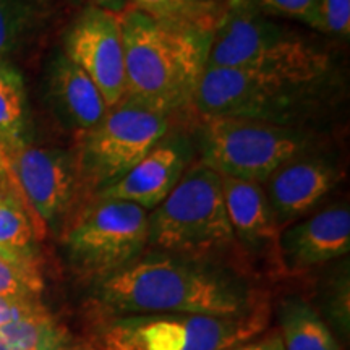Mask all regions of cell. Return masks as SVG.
I'll use <instances>...</instances> for the list:
<instances>
[{
	"label": "cell",
	"instance_id": "obj_6",
	"mask_svg": "<svg viewBox=\"0 0 350 350\" xmlns=\"http://www.w3.org/2000/svg\"><path fill=\"white\" fill-rule=\"evenodd\" d=\"M148 211L120 200L91 198L65 230L75 273L94 286L129 268L148 248Z\"/></svg>",
	"mask_w": 350,
	"mask_h": 350
},
{
	"label": "cell",
	"instance_id": "obj_30",
	"mask_svg": "<svg viewBox=\"0 0 350 350\" xmlns=\"http://www.w3.org/2000/svg\"><path fill=\"white\" fill-rule=\"evenodd\" d=\"M88 2H90V5L98 7L100 10L111 12L113 15H122L129 8L126 0H88Z\"/></svg>",
	"mask_w": 350,
	"mask_h": 350
},
{
	"label": "cell",
	"instance_id": "obj_19",
	"mask_svg": "<svg viewBox=\"0 0 350 350\" xmlns=\"http://www.w3.org/2000/svg\"><path fill=\"white\" fill-rule=\"evenodd\" d=\"M39 232L16 200L0 196V252L21 258H36L34 242Z\"/></svg>",
	"mask_w": 350,
	"mask_h": 350
},
{
	"label": "cell",
	"instance_id": "obj_26",
	"mask_svg": "<svg viewBox=\"0 0 350 350\" xmlns=\"http://www.w3.org/2000/svg\"><path fill=\"white\" fill-rule=\"evenodd\" d=\"M327 310L332 321L345 334H349L350 327V292H349V274L339 275V279L332 284L331 294L327 297Z\"/></svg>",
	"mask_w": 350,
	"mask_h": 350
},
{
	"label": "cell",
	"instance_id": "obj_5",
	"mask_svg": "<svg viewBox=\"0 0 350 350\" xmlns=\"http://www.w3.org/2000/svg\"><path fill=\"white\" fill-rule=\"evenodd\" d=\"M269 304L237 317L124 314L94 319L98 350H227L269 327Z\"/></svg>",
	"mask_w": 350,
	"mask_h": 350
},
{
	"label": "cell",
	"instance_id": "obj_16",
	"mask_svg": "<svg viewBox=\"0 0 350 350\" xmlns=\"http://www.w3.org/2000/svg\"><path fill=\"white\" fill-rule=\"evenodd\" d=\"M49 90L57 112L80 135L93 130L109 111L93 80L65 54L52 64Z\"/></svg>",
	"mask_w": 350,
	"mask_h": 350
},
{
	"label": "cell",
	"instance_id": "obj_22",
	"mask_svg": "<svg viewBox=\"0 0 350 350\" xmlns=\"http://www.w3.org/2000/svg\"><path fill=\"white\" fill-rule=\"evenodd\" d=\"M23 86L0 90V146L5 156L25 143Z\"/></svg>",
	"mask_w": 350,
	"mask_h": 350
},
{
	"label": "cell",
	"instance_id": "obj_17",
	"mask_svg": "<svg viewBox=\"0 0 350 350\" xmlns=\"http://www.w3.org/2000/svg\"><path fill=\"white\" fill-rule=\"evenodd\" d=\"M278 331L284 350H342L327 323L300 297H288L279 306Z\"/></svg>",
	"mask_w": 350,
	"mask_h": 350
},
{
	"label": "cell",
	"instance_id": "obj_4",
	"mask_svg": "<svg viewBox=\"0 0 350 350\" xmlns=\"http://www.w3.org/2000/svg\"><path fill=\"white\" fill-rule=\"evenodd\" d=\"M148 247L208 260L237 243L227 216L222 178L203 163L183 172L174 190L148 214Z\"/></svg>",
	"mask_w": 350,
	"mask_h": 350
},
{
	"label": "cell",
	"instance_id": "obj_32",
	"mask_svg": "<svg viewBox=\"0 0 350 350\" xmlns=\"http://www.w3.org/2000/svg\"><path fill=\"white\" fill-rule=\"evenodd\" d=\"M7 170V157H5V152H3L2 146H0V175Z\"/></svg>",
	"mask_w": 350,
	"mask_h": 350
},
{
	"label": "cell",
	"instance_id": "obj_27",
	"mask_svg": "<svg viewBox=\"0 0 350 350\" xmlns=\"http://www.w3.org/2000/svg\"><path fill=\"white\" fill-rule=\"evenodd\" d=\"M49 310L41 300H18L0 297V329L18 319L36 317V314L47 313Z\"/></svg>",
	"mask_w": 350,
	"mask_h": 350
},
{
	"label": "cell",
	"instance_id": "obj_10",
	"mask_svg": "<svg viewBox=\"0 0 350 350\" xmlns=\"http://www.w3.org/2000/svg\"><path fill=\"white\" fill-rule=\"evenodd\" d=\"M65 55L93 80L111 109L125 98V51L120 15L90 5L70 26Z\"/></svg>",
	"mask_w": 350,
	"mask_h": 350
},
{
	"label": "cell",
	"instance_id": "obj_28",
	"mask_svg": "<svg viewBox=\"0 0 350 350\" xmlns=\"http://www.w3.org/2000/svg\"><path fill=\"white\" fill-rule=\"evenodd\" d=\"M227 350H284V345L278 327H274V329L268 327L253 339L245 340V342H240Z\"/></svg>",
	"mask_w": 350,
	"mask_h": 350
},
{
	"label": "cell",
	"instance_id": "obj_21",
	"mask_svg": "<svg viewBox=\"0 0 350 350\" xmlns=\"http://www.w3.org/2000/svg\"><path fill=\"white\" fill-rule=\"evenodd\" d=\"M41 18L38 0H0V59L15 51Z\"/></svg>",
	"mask_w": 350,
	"mask_h": 350
},
{
	"label": "cell",
	"instance_id": "obj_33",
	"mask_svg": "<svg viewBox=\"0 0 350 350\" xmlns=\"http://www.w3.org/2000/svg\"><path fill=\"white\" fill-rule=\"evenodd\" d=\"M182 2L188 3V5H196V3H208L213 2V0H182Z\"/></svg>",
	"mask_w": 350,
	"mask_h": 350
},
{
	"label": "cell",
	"instance_id": "obj_18",
	"mask_svg": "<svg viewBox=\"0 0 350 350\" xmlns=\"http://www.w3.org/2000/svg\"><path fill=\"white\" fill-rule=\"evenodd\" d=\"M75 338L51 312L13 321L0 329V350H57Z\"/></svg>",
	"mask_w": 350,
	"mask_h": 350
},
{
	"label": "cell",
	"instance_id": "obj_14",
	"mask_svg": "<svg viewBox=\"0 0 350 350\" xmlns=\"http://www.w3.org/2000/svg\"><path fill=\"white\" fill-rule=\"evenodd\" d=\"M185 170L187 159L182 148L161 142L120 180L94 198L126 201L150 213L167 198Z\"/></svg>",
	"mask_w": 350,
	"mask_h": 350
},
{
	"label": "cell",
	"instance_id": "obj_23",
	"mask_svg": "<svg viewBox=\"0 0 350 350\" xmlns=\"http://www.w3.org/2000/svg\"><path fill=\"white\" fill-rule=\"evenodd\" d=\"M130 8L139 10L161 21H195L206 18L208 3L188 5L182 0H126Z\"/></svg>",
	"mask_w": 350,
	"mask_h": 350
},
{
	"label": "cell",
	"instance_id": "obj_13",
	"mask_svg": "<svg viewBox=\"0 0 350 350\" xmlns=\"http://www.w3.org/2000/svg\"><path fill=\"white\" fill-rule=\"evenodd\" d=\"M339 180V170L325 157L287 161L262 182L271 211L281 232L313 209Z\"/></svg>",
	"mask_w": 350,
	"mask_h": 350
},
{
	"label": "cell",
	"instance_id": "obj_20",
	"mask_svg": "<svg viewBox=\"0 0 350 350\" xmlns=\"http://www.w3.org/2000/svg\"><path fill=\"white\" fill-rule=\"evenodd\" d=\"M44 281L36 258H21L0 252V297L41 300Z\"/></svg>",
	"mask_w": 350,
	"mask_h": 350
},
{
	"label": "cell",
	"instance_id": "obj_15",
	"mask_svg": "<svg viewBox=\"0 0 350 350\" xmlns=\"http://www.w3.org/2000/svg\"><path fill=\"white\" fill-rule=\"evenodd\" d=\"M222 178V196L235 240L250 250L278 253L279 232L262 183L239 178Z\"/></svg>",
	"mask_w": 350,
	"mask_h": 350
},
{
	"label": "cell",
	"instance_id": "obj_25",
	"mask_svg": "<svg viewBox=\"0 0 350 350\" xmlns=\"http://www.w3.org/2000/svg\"><path fill=\"white\" fill-rule=\"evenodd\" d=\"M266 15L300 20L312 28L319 0H253Z\"/></svg>",
	"mask_w": 350,
	"mask_h": 350
},
{
	"label": "cell",
	"instance_id": "obj_11",
	"mask_svg": "<svg viewBox=\"0 0 350 350\" xmlns=\"http://www.w3.org/2000/svg\"><path fill=\"white\" fill-rule=\"evenodd\" d=\"M5 157L38 221L49 226L64 221L80 191L75 156L23 143Z\"/></svg>",
	"mask_w": 350,
	"mask_h": 350
},
{
	"label": "cell",
	"instance_id": "obj_2",
	"mask_svg": "<svg viewBox=\"0 0 350 350\" xmlns=\"http://www.w3.org/2000/svg\"><path fill=\"white\" fill-rule=\"evenodd\" d=\"M214 18L161 21L126 8L120 15L125 99L165 116L193 104L206 68Z\"/></svg>",
	"mask_w": 350,
	"mask_h": 350
},
{
	"label": "cell",
	"instance_id": "obj_31",
	"mask_svg": "<svg viewBox=\"0 0 350 350\" xmlns=\"http://www.w3.org/2000/svg\"><path fill=\"white\" fill-rule=\"evenodd\" d=\"M57 350H98L94 347V344L91 342V339H85L80 338V336H75L68 344L62 345L60 349Z\"/></svg>",
	"mask_w": 350,
	"mask_h": 350
},
{
	"label": "cell",
	"instance_id": "obj_9",
	"mask_svg": "<svg viewBox=\"0 0 350 350\" xmlns=\"http://www.w3.org/2000/svg\"><path fill=\"white\" fill-rule=\"evenodd\" d=\"M203 164L221 177L262 183L299 156L304 135L287 125L242 117H204Z\"/></svg>",
	"mask_w": 350,
	"mask_h": 350
},
{
	"label": "cell",
	"instance_id": "obj_7",
	"mask_svg": "<svg viewBox=\"0 0 350 350\" xmlns=\"http://www.w3.org/2000/svg\"><path fill=\"white\" fill-rule=\"evenodd\" d=\"M169 130V116L122 99L104 119L81 135L75 154L80 191L99 195L133 169Z\"/></svg>",
	"mask_w": 350,
	"mask_h": 350
},
{
	"label": "cell",
	"instance_id": "obj_1",
	"mask_svg": "<svg viewBox=\"0 0 350 350\" xmlns=\"http://www.w3.org/2000/svg\"><path fill=\"white\" fill-rule=\"evenodd\" d=\"M93 319L124 314L237 317L268 299L239 274L208 260L154 252L94 286Z\"/></svg>",
	"mask_w": 350,
	"mask_h": 350
},
{
	"label": "cell",
	"instance_id": "obj_29",
	"mask_svg": "<svg viewBox=\"0 0 350 350\" xmlns=\"http://www.w3.org/2000/svg\"><path fill=\"white\" fill-rule=\"evenodd\" d=\"M23 86V81H21L20 73L16 72L12 65L3 62L0 59V90L3 88H21Z\"/></svg>",
	"mask_w": 350,
	"mask_h": 350
},
{
	"label": "cell",
	"instance_id": "obj_24",
	"mask_svg": "<svg viewBox=\"0 0 350 350\" xmlns=\"http://www.w3.org/2000/svg\"><path fill=\"white\" fill-rule=\"evenodd\" d=\"M312 28L326 34L349 38L350 0H319Z\"/></svg>",
	"mask_w": 350,
	"mask_h": 350
},
{
	"label": "cell",
	"instance_id": "obj_3",
	"mask_svg": "<svg viewBox=\"0 0 350 350\" xmlns=\"http://www.w3.org/2000/svg\"><path fill=\"white\" fill-rule=\"evenodd\" d=\"M206 67L255 70L313 81L325 78L329 57L271 21L253 0H227L214 23Z\"/></svg>",
	"mask_w": 350,
	"mask_h": 350
},
{
	"label": "cell",
	"instance_id": "obj_8",
	"mask_svg": "<svg viewBox=\"0 0 350 350\" xmlns=\"http://www.w3.org/2000/svg\"><path fill=\"white\" fill-rule=\"evenodd\" d=\"M323 80H291L243 68H204L193 106L204 117H242L286 125Z\"/></svg>",
	"mask_w": 350,
	"mask_h": 350
},
{
	"label": "cell",
	"instance_id": "obj_12",
	"mask_svg": "<svg viewBox=\"0 0 350 350\" xmlns=\"http://www.w3.org/2000/svg\"><path fill=\"white\" fill-rule=\"evenodd\" d=\"M350 252V211L347 204L321 209L281 230L279 265L287 273H304L347 256Z\"/></svg>",
	"mask_w": 350,
	"mask_h": 350
}]
</instances>
